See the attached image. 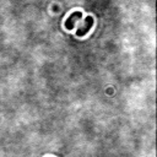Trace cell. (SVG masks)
I'll return each mask as SVG.
<instances>
[{
    "instance_id": "6da1fadb",
    "label": "cell",
    "mask_w": 157,
    "mask_h": 157,
    "mask_svg": "<svg viewBox=\"0 0 157 157\" xmlns=\"http://www.w3.org/2000/svg\"><path fill=\"white\" fill-rule=\"evenodd\" d=\"M93 23H94L93 17H92V16H87L85 20H82L81 25L77 27V29H76V36H77V37H83L85 34H87V33L90 32V29L92 28Z\"/></svg>"
},
{
    "instance_id": "7a4b0ae2",
    "label": "cell",
    "mask_w": 157,
    "mask_h": 157,
    "mask_svg": "<svg viewBox=\"0 0 157 157\" xmlns=\"http://www.w3.org/2000/svg\"><path fill=\"white\" fill-rule=\"evenodd\" d=\"M81 17H82V12L81 11H74L72 13H70L67 16V18L65 20V28L67 31H71L75 27L76 22L78 20H81Z\"/></svg>"
}]
</instances>
